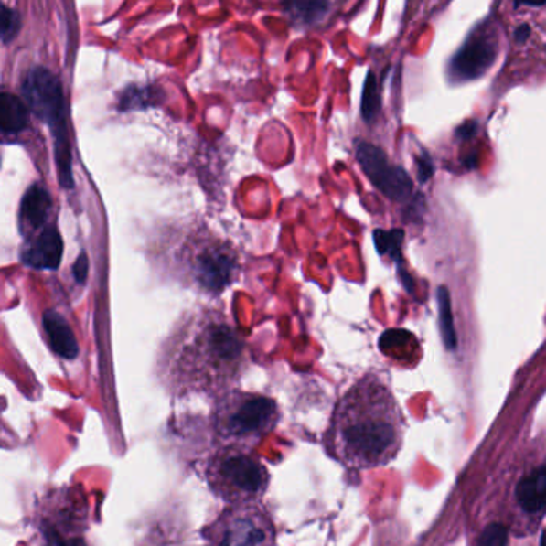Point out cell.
Listing matches in <instances>:
<instances>
[{"label":"cell","mask_w":546,"mask_h":546,"mask_svg":"<svg viewBox=\"0 0 546 546\" xmlns=\"http://www.w3.org/2000/svg\"><path fill=\"white\" fill-rule=\"evenodd\" d=\"M405 428L404 413L390 386L375 375H364L337 401L324 443L347 468H381L402 449Z\"/></svg>","instance_id":"1"},{"label":"cell","mask_w":546,"mask_h":546,"mask_svg":"<svg viewBox=\"0 0 546 546\" xmlns=\"http://www.w3.org/2000/svg\"><path fill=\"white\" fill-rule=\"evenodd\" d=\"M183 364L189 385L223 396L247 370V345L225 317L209 316L196 328Z\"/></svg>","instance_id":"2"},{"label":"cell","mask_w":546,"mask_h":546,"mask_svg":"<svg viewBox=\"0 0 546 546\" xmlns=\"http://www.w3.org/2000/svg\"><path fill=\"white\" fill-rule=\"evenodd\" d=\"M281 420L274 399L232 390L219 396L213 411V430L225 445L253 450Z\"/></svg>","instance_id":"3"},{"label":"cell","mask_w":546,"mask_h":546,"mask_svg":"<svg viewBox=\"0 0 546 546\" xmlns=\"http://www.w3.org/2000/svg\"><path fill=\"white\" fill-rule=\"evenodd\" d=\"M207 479L213 492L230 505L260 503L271 476L253 450L223 445L209 460Z\"/></svg>","instance_id":"4"},{"label":"cell","mask_w":546,"mask_h":546,"mask_svg":"<svg viewBox=\"0 0 546 546\" xmlns=\"http://www.w3.org/2000/svg\"><path fill=\"white\" fill-rule=\"evenodd\" d=\"M23 91H25L27 106L40 121H44L48 125V129L52 132L59 185L65 189H72L74 177H72L71 143L68 134L63 85L52 71L37 66L27 72Z\"/></svg>","instance_id":"5"},{"label":"cell","mask_w":546,"mask_h":546,"mask_svg":"<svg viewBox=\"0 0 546 546\" xmlns=\"http://www.w3.org/2000/svg\"><path fill=\"white\" fill-rule=\"evenodd\" d=\"M212 546H274L277 530L271 514L260 503L231 505L207 532Z\"/></svg>","instance_id":"6"},{"label":"cell","mask_w":546,"mask_h":546,"mask_svg":"<svg viewBox=\"0 0 546 546\" xmlns=\"http://www.w3.org/2000/svg\"><path fill=\"white\" fill-rule=\"evenodd\" d=\"M546 466L543 455L527 460L508 488L509 529L514 533H535L545 516Z\"/></svg>","instance_id":"7"},{"label":"cell","mask_w":546,"mask_h":546,"mask_svg":"<svg viewBox=\"0 0 546 546\" xmlns=\"http://www.w3.org/2000/svg\"><path fill=\"white\" fill-rule=\"evenodd\" d=\"M356 159L373 187L385 194L388 199L405 202L411 198L413 191L411 177L404 168L392 166L381 149L369 143H358Z\"/></svg>","instance_id":"8"},{"label":"cell","mask_w":546,"mask_h":546,"mask_svg":"<svg viewBox=\"0 0 546 546\" xmlns=\"http://www.w3.org/2000/svg\"><path fill=\"white\" fill-rule=\"evenodd\" d=\"M498 52V36L492 25L475 29L450 61L449 76L456 82L477 79L487 72Z\"/></svg>","instance_id":"9"},{"label":"cell","mask_w":546,"mask_h":546,"mask_svg":"<svg viewBox=\"0 0 546 546\" xmlns=\"http://www.w3.org/2000/svg\"><path fill=\"white\" fill-rule=\"evenodd\" d=\"M193 274L202 289L219 294L238 274L236 253L223 242H210L196 253Z\"/></svg>","instance_id":"10"},{"label":"cell","mask_w":546,"mask_h":546,"mask_svg":"<svg viewBox=\"0 0 546 546\" xmlns=\"http://www.w3.org/2000/svg\"><path fill=\"white\" fill-rule=\"evenodd\" d=\"M63 257V239L55 228H46L21 252L23 263L36 270H59Z\"/></svg>","instance_id":"11"},{"label":"cell","mask_w":546,"mask_h":546,"mask_svg":"<svg viewBox=\"0 0 546 546\" xmlns=\"http://www.w3.org/2000/svg\"><path fill=\"white\" fill-rule=\"evenodd\" d=\"M50 210H52V198L48 191L40 185H33L21 200V232L27 236V234H33L34 231H39L40 228L46 226Z\"/></svg>","instance_id":"12"},{"label":"cell","mask_w":546,"mask_h":546,"mask_svg":"<svg viewBox=\"0 0 546 546\" xmlns=\"http://www.w3.org/2000/svg\"><path fill=\"white\" fill-rule=\"evenodd\" d=\"M42 321L53 351L65 359H74L79 354L78 340L65 317L55 309H47Z\"/></svg>","instance_id":"13"},{"label":"cell","mask_w":546,"mask_h":546,"mask_svg":"<svg viewBox=\"0 0 546 546\" xmlns=\"http://www.w3.org/2000/svg\"><path fill=\"white\" fill-rule=\"evenodd\" d=\"M29 111L21 98L12 93H0V132L15 135L27 129Z\"/></svg>","instance_id":"14"},{"label":"cell","mask_w":546,"mask_h":546,"mask_svg":"<svg viewBox=\"0 0 546 546\" xmlns=\"http://www.w3.org/2000/svg\"><path fill=\"white\" fill-rule=\"evenodd\" d=\"M20 14L0 2V40L5 44L12 42L20 33Z\"/></svg>","instance_id":"15"},{"label":"cell","mask_w":546,"mask_h":546,"mask_svg":"<svg viewBox=\"0 0 546 546\" xmlns=\"http://www.w3.org/2000/svg\"><path fill=\"white\" fill-rule=\"evenodd\" d=\"M155 102L153 91L148 87H129L121 97V110H142Z\"/></svg>","instance_id":"16"},{"label":"cell","mask_w":546,"mask_h":546,"mask_svg":"<svg viewBox=\"0 0 546 546\" xmlns=\"http://www.w3.org/2000/svg\"><path fill=\"white\" fill-rule=\"evenodd\" d=\"M380 111V93L375 78L372 72H369V78L364 87V95H362V114L366 121H373Z\"/></svg>","instance_id":"17"},{"label":"cell","mask_w":546,"mask_h":546,"mask_svg":"<svg viewBox=\"0 0 546 546\" xmlns=\"http://www.w3.org/2000/svg\"><path fill=\"white\" fill-rule=\"evenodd\" d=\"M373 238H375L377 251H379L381 255L391 253L394 257H399V249H401V242H402V238H404V232L375 231Z\"/></svg>","instance_id":"18"},{"label":"cell","mask_w":546,"mask_h":546,"mask_svg":"<svg viewBox=\"0 0 546 546\" xmlns=\"http://www.w3.org/2000/svg\"><path fill=\"white\" fill-rule=\"evenodd\" d=\"M72 274H74V279L78 284H84L85 279L89 276V257H87L85 252H82L80 257L76 260L74 268H72Z\"/></svg>","instance_id":"19"}]
</instances>
